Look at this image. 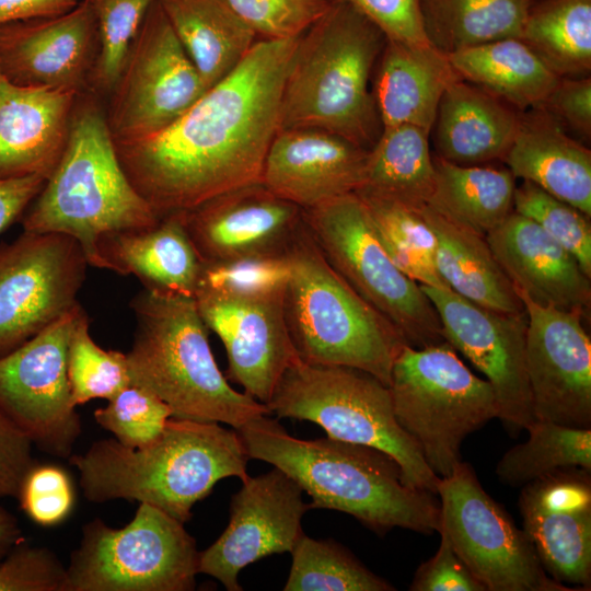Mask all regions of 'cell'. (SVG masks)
Masks as SVG:
<instances>
[{"label":"cell","instance_id":"28","mask_svg":"<svg viewBox=\"0 0 591 591\" xmlns=\"http://www.w3.org/2000/svg\"><path fill=\"white\" fill-rule=\"evenodd\" d=\"M520 119L513 107L460 78L447 88L438 106L432 126L438 157L461 165L503 160Z\"/></svg>","mask_w":591,"mask_h":591},{"label":"cell","instance_id":"3","mask_svg":"<svg viewBox=\"0 0 591 591\" xmlns=\"http://www.w3.org/2000/svg\"><path fill=\"white\" fill-rule=\"evenodd\" d=\"M248 455L236 430L219 422L171 417L150 444L130 449L114 438L93 442L69 462L92 502L135 500L157 507L185 523L194 505L215 485L248 478Z\"/></svg>","mask_w":591,"mask_h":591},{"label":"cell","instance_id":"31","mask_svg":"<svg viewBox=\"0 0 591 591\" xmlns=\"http://www.w3.org/2000/svg\"><path fill=\"white\" fill-rule=\"evenodd\" d=\"M207 89L227 77L257 35L224 0H157Z\"/></svg>","mask_w":591,"mask_h":591},{"label":"cell","instance_id":"32","mask_svg":"<svg viewBox=\"0 0 591 591\" xmlns=\"http://www.w3.org/2000/svg\"><path fill=\"white\" fill-rule=\"evenodd\" d=\"M457 76L521 112L540 108L558 80L519 37H507L448 55Z\"/></svg>","mask_w":591,"mask_h":591},{"label":"cell","instance_id":"22","mask_svg":"<svg viewBox=\"0 0 591 591\" xmlns=\"http://www.w3.org/2000/svg\"><path fill=\"white\" fill-rule=\"evenodd\" d=\"M204 262L285 253L303 223V210L260 182L215 196L184 212Z\"/></svg>","mask_w":591,"mask_h":591},{"label":"cell","instance_id":"27","mask_svg":"<svg viewBox=\"0 0 591 591\" xmlns=\"http://www.w3.org/2000/svg\"><path fill=\"white\" fill-rule=\"evenodd\" d=\"M503 161L529 181L591 217V151L542 108L521 114Z\"/></svg>","mask_w":591,"mask_h":591},{"label":"cell","instance_id":"24","mask_svg":"<svg viewBox=\"0 0 591 591\" xmlns=\"http://www.w3.org/2000/svg\"><path fill=\"white\" fill-rule=\"evenodd\" d=\"M486 240L518 294L589 320L591 278L537 223L512 211Z\"/></svg>","mask_w":591,"mask_h":591},{"label":"cell","instance_id":"49","mask_svg":"<svg viewBox=\"0 0 591 591\" xmlns=\"http://www.w3.org/2000/svg\"><path fill=\"white\" fill-rule=\"evenodd\" d=\"M440 534L436 554L416 570L410 591H486L456 554L450 541Z\"/></svg>","mask_w":591,"mask_h":591},{"label":"cell","instance_id":"54","mask_svg":"<svg viewBox=\"0 0 591 591\" xmlns=\"http://www.w3.org/2000/svg\"><path fill=\"white\" fill-rule=\"evenodd\" d=\"M24 541L18 520L0 505V560Z\"/></svg>","mask_w":591,"mask_h":591},{"label":"cell","instance_id":"7","mask_svg":"<svg viewBox=\"0 0 591 591\" xmlns=\"http://www.w3.org/2000/svg\"><path fill=\"white\" fill-rule=\"evenodd\" d=\"M287 256L283 313L299 359L360 369L389 386L393 362L406 345L398 331L334 270L304 221Z\"/></svg>","mask_w":591,"mask_h":591},{"label":"cell","instance_id":"55","mask_svg":"<svg viewBox=\"0 0 591 591\" xmlns=\"http://www.w3.org/2000/svg\"><path fill=\"white\" fill-rule=\"evenodd\" d=\"M529 1L532 3V2H534V1H536V0H529Z\"/></svg>","mask_w":591,"mask_h":591},{"label":"cell","instance_id":"47","mask_svg":"<svg viewBox=\"0 0 591 591\" xmlns=\"http://www.w3.org/2000/svg\"><path fill=\"white\" fill-rule=\"evenodd\" d=\"M66 567L46 547L24 541L0 560V591H65Z\"/></svg>","mask_w":591,"mask_h":591},{"label":"cell","instance_id":"43","mask_svg":"<svg viewBox=\"0 0 591 591\" xmlns=\"http://www.w3.org/2000/svg\"><path fill=\"white\" fill-rule=\"evenodd\" d=\"M289 276L287 250L281 254L252 255L218 262L202 260L196 292L234 296L282 293Z\"/></svg>","mask_w":591,"mask_h":591},{"label":"cell","instance_id":"6","mask_svg":"<svg viewBox=\"0 0 591 591\" xmlns=\"http://www.w3.org/2000/svg\"><path fill=\"white\" fill-rule=\"evenodd\" d=\"M130 306L136 317L126 354L130 381L163 401L172 417L237 430L269 415L265 404L233 389L219 369L195 298L143 289Z\"/></svg>","mask_w":591,"mask_h":591},{"label":"cell","instance_id":"45","mask_svg":"<svg viewBox=\"0 0 591 591\" xmlns=\"http://www.w3.org/2000/svg\"><path fill=\"white\" fill-rule=\"evenodd\" d=\"M263 39H288L303 34L329 8L332 0H224Z\"/></svg>","mask_w":591,"mask_h":591},{"label":"cell","instance_id":"17","mask_svg":"<svg viewBox=\"0 0 591 591\" xmlns=\"http://www.w3.org/2000/svg\"><path fill=\"white\" fill-rule=\"evenodd\" d=\"M300 485L274 466L250 477L233 495L230 520L222 534L199 554V572L241 591L242 569L273 554L291 553L303 534L301 521L310 509Z\"/></svg>","mask_w":591,"mask_h":591},{"label":"cell","instance_id":"19","mask_svg":"<svg viewBox=\"0 0 591 591\" xmlns=\"http://www.w3.org/2000/svg\"><path fill=\"white\" fill-rule=\"evenodd\" d=\"M283 294L198 291L194 297L204 323L224 346L227 379L265 405L285 371L299 359L286 325Z\"/></svg>","mask_w":591,"mask_h":591},{"label":"cell","instance_id":"29","mask_svg":"<svg viewBox=\"0 0 591 591\" xmlns=\"http://www.w3.org/2000/svg\"><path fill=\"white\" fill-rule=\"evenodd\" d=\"M457 79L448 55L432 45L386 40L373 92L382 128L415 125L431 131L440 100Z\"/></svg>","mask_w":591,"mask_h":591},{"label":"cell","instance_id":"39","mask_svg":"<svg viewBox=\"0 0 591 591\" xmlns=\"http://www.w3.org/2000/svg\"><path fill=\"white\" fill-rule=\"evenodd\" d=\"M291 555L285 591L395 590L333 540H315L303 533Z\"/></svg>","mask_w":591,"mask_h":591},{"label":"cell","instance_id":"48","mask_svg":"<svg viewBox=\"0 0 591 591\" xmlns=\"http://www.w3.org/2000/svg\"><path fill=\"white\" fill-rule=\"evenodd\" d=\"M350 4L373 23L386 40L431 45L426 36L420 0H335Z\"/></svg>","mask_w":591,"mask_h":591},{"label":"cell","instance_id":"41","mask_svg":"<svg viewBox=\"0 0 591 591\" xmlns=\"http://www.w3.org/2000/svg\"><path fill=\"white\" fill-rule=\"evenodd\" d=\"M154 0H92L97 53L89 91L109 94L129 47Z\"/></svg>","mask_w":591,"mask_h":591},{"label":"cell","instance_id":"13","mask_svg":"<svg viewBox=\"0 0 591 591\" xmlns=\"http://www.w3.org/2000/svg\"><path fill=\"white\" fill-rule=\"evenodd\" d=\"M208 89L157 0L109 92L106 123L115 143L163 130Z\"/></svg>","mask_w":591,"mask_h":591},{"label":"cell","instance_id":"10","mask_svg":"<svg viewBox=\"0 0 591 591\" xmlns=\"http://www.w3.org/2000/svg\"><path fill=\"white\" fill-rule=\"evenodd\" d=\"M303 221L334 270L402 335L421 348L444 341L420 285L393 263L356 193L303 210Z\"/></svg>","mask_w":591,"mask_h":591},{"label":"cell","instance_id":"38","mask_svg":"<svg viewBox=\"0 0 591 591\" xmlns=\"http://www.w3.org/2000/svg\"><path fill=\"white\" fill-rule=\"evenodd\" d=\"M525 430L529 439L509 449L496 466L502 484L523 486L566 467L591 471V429L535 419Z\"/></svg>","mask_w":591,"mask_h":591},{"label":"cell","instance_id":"40","mask_svg":"<svg viewBox=\"0 0 591 591\" xmlns=\"http://www.w3.org/2000/svg\"><path fill=\"white\" fill-rule=\"evenodd\" d=\"M89 318L81 308L73 325L67 356L71 397L76 406L94 398L111 399L131 384L127 357L103 349L91 337Z\"/></svg>","mask_w":591,"mask_h":591},{"label":"cell","instance_id":"4","mask_svg":"<svg viewBox=\"0 0 591 591\" xmlns=\"http://www.w3.org/2000/svg\"><path fill=\"white\" fill-rule=\"evenodd\" d=\"M385 42L358 10L332 0L298 38L285 79L279 129H321L369 150L381 125L370 77Z\"/></svg>","mask_w":591,"mask_h":591},{"label":"cell","instance_id":"30","mask_svg":"<svg viewBox=\"0 0 591 591\" xmlns=\"http://www.w3.org/2000/svg\"><path fill=\"white\" fill-rule=\"evenodd\" d=\"M421 211L436 236L437 269L450 290L489 310H525L486 236L448 220L427 204Z\"/></svg>","mask_w":591,"mask_h":591},{"label":"cell","instance_id":"11","mask_svg":"<svg viewBox=\"0 0 591 591\" xmlns=\"http://www.w3.org/2000/svg\"><path fill=\"white\" fill-rule=\"evenodd\" d=\"M199 554L183 522L140 502L121 529L101 519L84 524L66 567L65 591H190Z\"/></svg>","mask_w":591,"mask_h":591},{"label":"cell","instance_id":"42","mask_svg":"<svg viewBox=\"0 0 591 591\" xmlns=\"http://www.w3.org/2000/svg\"><path fill=\"white\" fill-rule=\"evenodd\" d=\"M513 211L537 223L577 259L591 278L589 217L529 181L515 187Z\"/></svg>","mask_w":591,"mask_h":591},{"label":"cell","instance_id":"52","mask_svg":"<svg viewBox=\"0 0 591 591\" xmlns=\"http://www.w3.org/2000/svg\"><path fill=\"white\" fill-rule=\"evenodd\" d=\"M45 182L38 175L0 178V232L23 215Z\"/></svg>","mask_w":591,"mask_h":591},{"label":"cell","instance_id":"1","mask_svg":"<svg viewBox=\"0 0 591 591\" xmlns=\"http://www.w3.org/2000/svg\"><path fill=\"white\" fill-rule=\"evenodd\" d=\"M299 37L256 40L242 61L181 117L115 143L119 162L161 219L260 179L279 131L285 79Z\"/></svg>","mask_w":591,"mask_h":591},{"label":"cell","instance_id":"16","mask_svg":"<svg viewBox=\"0 0 591 591\" xmlns=\"http://www.w3.org/2000/svg\"><path fill=\"white\" fill-rule=\"evenodd\" d=\"M420 288L439 315L443 339L493 386L498 418L514 432L526 429L535 420L525 364L526 311L498 312L448 288Z\"/></svg>","mask_w":591,"mask_h":591},{"label":"cell","instance_id":"53","mask_svg":"<svg viewBox=\"0 0 591 591\" xmlns=\"http://www.w3.org/2000/svg\"><path fill=\"white\" fill-rule=\"evenodd\" d=\"M82 0H0V25L66 13Z\"/></svg>","mask_w":591,"mask_h":591},{"label":"cell","instance_id":"2","mask_svg":"<svg viewBox=\"0 0 591 591\" xmlns=\"http://www.w3.org/2000/svg\"><path fill=\"white\" fill-rule=\"evenodd\" d=\"M236 431L250 459L274 465L300 485L311 497L310 509L348 513L378 534L394 528L439 532L437 495L407 486L398 463L378 449L329 437L299 439L268 415Z\"/></svg>","mask_w":591,"mask_h":591},{"label":"cell","instance_id":"34","mask_svg":"<svg viewBox=\"0 0 591 591\" xmlns=\"http://www.w3.org/2000/svg\"><path fill=\"white\" fill-rule=\"evenodd\" d=\"M430 131L415 125L382 128L368 150L361 187L369 194L412 206L428 204L434 187Z\"/></svg>","mask_w":591,"mask_h":591},{"label":"cell","instance_id":"50","mask_svg":"<svg viewBox=\"0 0 591 591\" xmlns=\"http://www.w3.org/2000/svg\"><path fill=\"white\" fill-rule=\"evenodd\" d=\"M565 129L583 140L591 137V79L560 78L542 107Z\"/></svg>","mask_w":591,"mask_h":591},{"label":"cell","instance_id":"37","mask_svg":"<svg viewBox=\"0 0 591 591\" xmlns=\"http://www.w3.org/2000/svg\"><path fill=\"white\" fill-rule=\"evenodd\" d=\"M356 194L363 201L382 245L397 268L419 285L448 288L437 269V241L422 215L424 205L412 206Z\"/></svg>","mask_w":591,"mask_h":591},{"label":"cell","instance_id":"12","mask_svg":"<svg viewBox=\"0 0 591 591\" xmlns=\"http://www.w3.org/2000/svg\"><path fill=\"white\" fill-rule=\"evenodd\" d=\"M443 533L486 591H572L544 570L530 537L460 461L437 484Z\"/></svg>","mask_w":591,"mask_h":591},{"label":"cell","instance_id":"36","mask_svg":"<svg viewBox=\"0 0 591 591\" xmlns=\"http://www.w3.org/2000/svg\"><path fill=\"white\" fill-rule=\"evenodd\" d=\"M519 38L559 78L589 77L591 0L532 2Z\"/></svg>","mask_w":591,"mask_h":591},{"label":"cell","instance_id":"23","mask_svg":"<svg viewBox=\"0 0 591 591\" xmlns=\"http://www.w3.org/2000/svg\"><path fill=\"white\" fill-rule=\"evenodd\" d=\"M368 150L315 128L279 129L264 161L259 182L278 197L311 209L357 192Z\"/></svg>","mask_w":591,"mask_h":591},{"label":"cell","instance_id":"5","mask_svg":"<svg viewBox=\"0 0 591 591\" xmlns=\"http://www.w3.org/2000/svg\"><path fill=\"white\" fill-rule=\"evenodd\" d=\"M159 220L127 177L95 94H80L62 155L23 216V231L69 235L88 265L102 269V236L148 229Z\"/></svg>","mask_w":591,"mask_h":591},{"label":"cell","instance_id":"20","mask_svg":"<svg viewBox=\"0 0 591 591\" xmlns=\"http://www.w3.org/2000/svg\"><path fill=\"white\" fill-rule=\"evenodd\" d=\"M97 53L92 0L49 18L0 25V72L12 83L82 94Z\"/></svg>","mask_w":591,"mask_h":591},{"label":"cell","instance_id":"46","mask_svg":"<svg viewBox=\"0 0 591 591\" xmlns=\"http://www.w3.org/2000/svg\"><path fill=\"white\" fill-rule=\"evenodd\" d=\"M16 498L25 514L42 526L61 523L76 499L72 482L63 468L37 463L22 480Z\"/></svg>","mask_w":591,"mask_h":591},{"label":"cell","instance_id":"9","mask_svg":"<svg viewBox=\"0 0 591 591\" xmlns=\"http://www.w3.org/2000/svg\"><path fill=\"white\" fill-rule=\"evenodd\" d=\"M389 390L399 426L438 477L450 475L462 461L468 434L498 418L490 383L475 375L445 340L421 348L404 345Z\"/></svg>","mask_w":591,"mask_h":591},{"label":"cell","instance_id":"51","mask_svg":"<svg viewBox=\"0 0 591 591\" xmlns=\"http://www.w3.org/2000/svg\"><path fill=\"white\" fill-rule=\"evenodd\" d=\"M31 441L0 412V498L18 496L30 468L36 463Z\"/></svg>","mask_w":591,"mask_h":591},{"label":"cell","instance_id":"26","mask_svg":"<svg viewBox=\"0 0 591 591\" xmlns=\"http://www.w3.org/2000/svg\"><path fill=\"white\" fill-rule=\"evenodd\" d=\"M97 248L102 269L134 275L144 289L195 297L202 260L184 212L165 216L148 229L105 234Z\"/></svg>","mask_w":591,"mask_h":591},{"label":"cell","instance_id":"35","mask_svg":"<svg viewBox=\"0 0 591 591\" xmlns=\"http://www.w3.org/2000/svg\"><path fill=\"white\" fill-rule=\"evenodd\" d=\"M529 0H420L429 43L445 55L520 37Z\"/></svg>","mask_w":591,"mask_h":591},{"label":"cell","instance_id":"15","mask_svg":"<svg viewBox=\"0 0 591 591\" xmlns=\"http://www.w3.org/2000/svg\"><path fill=\"white\" fill-rule=\"evenodd\" d=\"M88 265L61 233H23L0 245V357L78 305Z\"/></svg>","mask_w":591,"mask_h":591},{"label":"cell","instance_id":"21","mask_svg":"<svg viewBox=\"0 0 591 591\" xmlns=\"http://www.w3.org/2000/svg\"><path fill=\"white\" fill-rule=\"evenodd\" d=\"M518 507L544 570L577 590L591 587V471L555 470L522 486Z\"/></svg>","mask_w":591,"mask_h":591},{"label":"cell","instance_id":"44","mask_svg":"<svg viewBox=\"0 0 591 591\" xmlns=\"http://www.w3.org/2000/svg\"><path fill=\"white\" fill-rule=\"evenodd\" d=\"M171 417L172 412L163 401L132 383L94 412L95 421L130 449L154 441Z\"/></svg>","mask_w":591,"mask_h":591},{"label":"cell","instance_id":"33","mask_svg":"<svg viewBox=\"0 0 591 591\" xmlns=\"http://www.w3.org/2000/svg\"><path fill=\"white\" fill-rule=\"evenodd\" d=\"M433 164L427 205L448 220L486 236L513 211L517 185L509 169L461 165L439 157Z\"/></svg>","mask_w":591,"mask_h":591},{"label":"cell","instance_id":"18","mask_svg":"<svg viewBox=\"0 0 591 591\" xmlns=\"http://www.w3.org/2000/svg\"><path fill=\"white\" fill-rule=\"evenodd\" d=\"M518 296L529 320L525 364L534 418L591 429V340L582 316Z\"/></svg>","mask_w":591,"mask_h":591},{"label":"cell","instance_id":"25","mask_svg":"<svg viewBox=\"0 0 591 591\" xmlns=\"http://www.w3.org/2000/svg\"><path fill=\"white\" fill-rule=\"evenodd\" d=\"M79 95L18 85L0 72V178L50 176L65 150Z\"/></svg>","mask_w":591,"mask_h":591},{"label":"cell","instance_id":"14","mask_svg":"<svg viewBox=\"0 0 591 591\" xmlns=\"http://www.w3.org/2000/svg\"><path fill=\"white\" fill-rule=\"evenodd\" d=\"M81 305L0 357V412L43 452L72 454L81 420L67 372L70 335Z\"/></svg>","mask_w":591,"mask_h":591},{"label":"cell","instance_id":"8","mask_svg":"<svg viewBox=\"0 0 591 591\" xmlns=\"http://www.w3.org/2000/svg\"><path fill=\"white\" fill-rule=\"evenodd\" d=\"M266 406L278 419L312 421L332 439L389 454L398 463L407 486L437 495L440 477L399 426L389 386L374 375L298 359L285 371Z\"/></svg>","mask_w":591,"mask_h":591}]
</instances>
